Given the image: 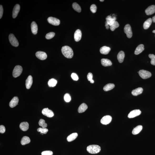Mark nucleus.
I'll return each mask as SVG.
<instances>
[{
    "label": "nucleus",
    "instance_id": "nucleus-1",
    "mask_svg": "<svg viewBox=\"0 0 155 155\" xmlns=\"http://www.w3.org/2000/svg\"><path fill=\"white\" fill-rule=\"evenodd\" d=\"M63 55L68 58H71L73 56V52L72 49L68 46H65L63 47L61 50Z\"/></svg>",
    "mask_w": 155,
    "mask_h": 155
},
{
    "label": "nucleus",
    "instance_id": "nucleus-2",
    "mask_svg": "<svg viewBox=\"0 0 155 155\" xmlns=\"http://www.w3.org/2000/svg\"><path fill=\"white\" fill-rule=\"evenodd\" d=\"M101 150L100 146L97 145H91L87 146V151L92 154H96L98 153Z\"/></svg>",
    "mask_w": 155,
    "mask_h": 155
},
{
    "label": "nucleus",
    "instance_id": "nucleus-3",
    "mask_svg": "<svg viewBox=\"0 0 155 155\" xmlns=\"http://www.w3.org/2000/svg\"><path fill=\"white\" fill-rule=\"evenodd\" d=\"M23 71V68L19 65H16L13 70L12 75L14 78L19 77Z\"/></svg>",
    "mask_w": 155,
    "mask_h": 155
},
{
    "label": "nucleus",
    "instance_id": "nucleus-4",
    "mask_svg": "<svg viewBox=\"0 0 155 155\" xmlns=\"http://www.w3.org/2000/svg\"><path fill=\"white\" fill-rule=\"evenodd\" d=\"M139 76L143 79H146L150 78L151 76V74L148 71L141 70L139 72Z\"/></svg>",
    "mask_w": 155,
    "mask_h": 155
},
{
    "label": "nucleus",
    "instance_id": "nucleus-5",
    "mask_svg": "<svg viewBox=\"0 0 155 155\" xmlns=\"http://www.w3.org/2000/svg\"><path fill=\"white\" fill-rule=\"evenodd\" d=\"M10 43L12 46L14 47H17L19 45V42L18 40L13 34H10L9 36Z\"/></svg>",
    "mask_w": 155,
    "mask_h": 155
},
{
    "label": "nucleus",
    "instance_id": "nucleus-6",
    "mask_svg": "<svg viewBox=\"0 0 155 155\" xmlns=\"http://www.w3.org/2000/svg\"><path fill=\"white\" fill-rule=\"evenodd\" d=\"M124 32L126 34L127 37L130 38L132 36V33L131 26L129 24L125 25L124 29Z\"/></svg>",
    "mask_w": 155,
    "mask_h": 155
},
{
    "label": "nucleus",
    "instance_id": "nucleus-7",
    "mask_svg": "<svg viewBox=\"0 0 155 155\" xmlns=\"http://www.w3.org/2000/svg\"><path fill=\"white\" fill-rule=\"evenodd\" d=\"M49 23L54 26H58L60 24V21L57 18L50 17L47 19Z\"/></svg>",
    "mask_w": 155,
    "mask_h": 155
},
{
    "label": "nucleus",
    "instance_id": "nucleus-8",
    "mask_svg": "<svg viewBox=\"0 0 155 155\" xmlns=\"http://www.w3.org/2000/svg\"><path fill=\"white\" fill-rule=\"evenodd\" d=\"M112 120L111 116L107 115L103 117L100 120V122L103 125H106L110 124Z\"/></svg>",
    "mask_w": 155,
    "mask_h": 155
},
{
    "label": "nucleus",
    "instance_id": "nucleus-9",
    "mask_svg": "<svg viewBox=\"0 0 155 155\" xmlns=\"http://www.w3.org/2000/svg\"><path fill=\"white\" fill-rule=\"evenodd\" d=\"M42 113L43 115L49 118H51L54 115V113L53 111L47 108L43 109L42 111Z\"/></svg>",
    "mask_w": 155,
    "mask_h": 155
},
{
    "label": "nucleus",
    "instance_id": "nucleus-10",
    "mask_svg": "<svg viewBox=\"0 0 155 155\" xmlns=\"http://www.w3.org/2000/svg\"><path fill=\"white\" fill-rule=\"evenodd\" d=\"M141 112L139 110H135L131 111L128 115L129 118H132L138 116L140 115Z\"/></svg>",
    "mask_w": 155,
    "mask_h": 155
},
{
    "label": "nucleus",
    "instance_id": "nucleus-11",
    "mask_svg": "<svg viewBox=\"0 0 155 155\" xmlns=\"http://www.w3.org/2000/svg\"><path fill=\"white\" fill-rule=\"evenodd\" d=\"M35 55L37 58L41 60H45L47 58V54L44 52L37 51Z\"/></svg>",
    "mask_w": 155,
    "mask_h": 155
},
{
    "label": "nucleus",
    "instance_id": "nucleus-12",
    "mask_svg": "<svg viewBox=\"0 0 155 155\" xmlns=\"http://www.w3.org/2000/svg\"><path fill=\"white\" fill-rule=\"evenodd\" d=\"M20 6L19 4H16L14 7L12 12V17L14 19L16 17L20 10Z\"/></svg>",
    "mask_w": 155,
    "mask_h": 155
},
{
    "label": "nucleus",
    "instance_id": "nucleus-13",
    "mask_svg": "<svg viewBox=\"0 0 155 155\" xmlns=\"http://www.w3.org/2000/svg\"><path fill=\"white\" fill-rule=\"evenodd\" d=\"M145 12L148 15L153 14L155 12V5H152L149 6L145 10Z\"/></svg>",
    "mask_w": 155,
    "mask_h": 155
},
{
    "label": "nucleus",
    "instance_id": "nucleus-14",
    "mask_svg": "<svg viewBox=\"0 0 155 155\" xmlns=\"http://www.w3.org/2000/svg\"><path fill=\"white\" fill-rule=\"evenodd\" d=\"M33 82L32 77L29 76L26 79V89H29L31 87Z\"/></svg>",
    "mask_w": 155,
    "mask_h": 155
},
{
    "label": "nucleus",
    "instance_id": "nucleus-15",
    "mask_svg": "<svg viewBox=\"0 0 155 155\" xmlns=\"http://www.w3.org/2000/svg\"><path fill=\"white\" fill-rule=\"evenodd\" d=\"M19 101V98L17 97H14L9 103L10 107L11 108H13V107L16 106L18 104Z\"/></svg>",
    "mask_w": 155,
    "mask_h": 155
},
{
    "label": "nucleus",
    "instance_id": "nucleus-16",
    "mask_svg": "<svg viewBox=\"0 0 155 155\" xmlns=\"http://www.w3.org/2000/svg\"><path fill=\"white\" fill-rule=\"evenodd\" d=\"M82 34L80 29H77L75 31L74 34V39L76 42L80 41L81 38Z\"/></svg>",
    "mask_w": 155,
    "mask_h": 155
},
{
    "label": "nucleus",
    "instance_id": "nucleus-17",
    "mask_svg": "<svg viewBox=\"0 0 155 155\" xmlns=\"http://www.w3.org/2000/svg\"><path fill=\"white\" fill-rule=\"evenodd\" d=\"M111 50L110 47L104 46L100 49V53L104 55L108 54Z\"/></svg>",
    "mask_w": 155,
    "mask_h": 155
},
{
    "label": "nucleus",
    "instance_id": "nucleus-18",
    "mask_svg": "<svg viewBox=\"0 0 155 155\" xmlns=\"http://www.w3.org/2000/svg\"><path fill=\"white\" fill-rule=\"evenodd\" d=\"M116 18L115 17H112L110 15L107 16L106 18V21L108 23L110 26L112 25L116 20Z\"/></svg>",
    "mask_w": 155,
    "mask_h": 155
},
{
    "label": "nucleus",
    "instance_id": "nucleus-19",
    "mask_svg": "<svg viewBox=\"0 0 155 155\" xmlns=\"http://www.w3.org/2000/svg\"><path fill=\"white\" fill-rule=\"evenodd\" d=\"M31 28L32 33L34 35L37 34L38 29L37 25L35 22L33 21L32 22L31 25Z\"/></svg>",
    "mask_w": 155,
    "mask_h": 155
},
{
    "label": "nucleus",
    "instance_id": "nucleus-20",
    "mask_svg": "<svg viewBox=\"0 0 155 155\" xmlns=\"http://www.w3.org/2000/svg\"><path fill=\"white\" fill-rule=\"evenodd\" d=\"M101 61L102 65L104 66H111L112 65V63L111 61L107 59H102Z\"/></svg>",
    "mask_w": 155,
    "mask_h": 155
},
{
    "label": "nucleus",
    "instance_id": "nucleus-21",
    "mask_svg": "<svg viewBox=\"0 0 155 155\" xmlns=\"http://www.w3.org/2000/svg\"><path fill=\"white\" fill-rule=\"evenodd\" d=\"M20 128L22 131H27L29 128V124L27 122H22L20 125Z\"/></svg>",
    "mask_w": 155,
    "mask_h": 155
},
{
    "label": "nucleus",
    "instance_id": "nucleus-22",
    "mask_svg": "<svg viewBox=\"0 0 155 155\" xmlns=\"http://www.w3.org/2000/svg\"><path fill=\"white\" fill-rule=\"evenodd\" d=\"M144 46L143 44L140 45L136 47L135 50V55H139L142 52V51L144 50Z\"/></svg>",
    "mask_w": 155,
    "mask_h": 155
},
{
    "label": "nucleus",
    "instance_id": "nucleus-23",
    "mask_svg": "<svg viewBox=\"0 0 155 155\" xmlns=\"http://www.w3.org/2000/svg\"><path fill=\"white\" fill-rule=\"evenodd\" d=\"M143 91V89L142 88H138L133 90L132 92V94L134 96H138L139 95L142 94Z\"/></svg>",
    "mask_w": 155,
    "mask_h": 155
},
{
    "label": "nucleus",
    "instance_id": "nucleus-24",
    "mask_svg": "<svg viewBox=\"0 0 155 155\" xmlns=\"http://www.w3.org/2000/svg\"><path fill=\"white\" fill-rule=\"evenodd\" d=\"M88 108L87 105L85 103H82L79 106L78 109V111L79 113L84 112Z\"/></svg>",
    "mask_w": 155,
    "mask_h": 155
},
{
    "label": "nucleus",
    "instance_id": "nucleus-25",
    "mask_svg": "<svg viewBox=\"0 0 155 155\" xmlns=\"http://www.w3.org/2000/svg\"><path fill=\"white\" fill-rule=\"evenodd\" d=\"M125 57V54L124 52L123 51H121L118 53L117 58L119 62L120 63H121L124 61V58Z\"/></svg>",
    "mask_w": 155,
    "mask_h": 155
},
{
    "label": "nucleus",
    "instance_id": "nucleus-26",
    "mask_svg": "<svg viewBox=\"0 0 155 155\" xmlns=\"http://www.w3.org/2000/svg\"><path fill=\"white\" fill-rule=\"evenodd\" d=\"M78 136V134L77 133H74L68 136L67 138V140L69 142L72 141L76 139Z\"/></svg>",
    "mask_w": 155,
    "mask_h": 155
},
{
    "label": "nucleus",
    "instance_id": "nucleus-27",
    "mask_svg": "<svg viewBox=\"0 0 155 155\" xmlns=\"http://www.w3.org/2000/svg\"><path fill=\"white\" fill-rule=\"evenodd\" d=\"M143 127L141 125H139L134 128L132 131V134L133 135H136L139 134L142 130Z\"/></svg>",
    "mask_w": 155,
    "mask_h": 155
},
{
    "label": "nucleus",
    "instance_id": "nucleus-28",
    "mask_svg": "<svg viewBox=\"0 0 155 155\" xmlns=\"http://www.w3.org/2000/svg\"><path fill=\"white\" fill-rule=\"evenodd\" d=\"M152 22V19L151 18H150L146 20L144 22L143 24V27L144 29H147L150 27V25H151Z\"/></svg>",
    "mask_w": 155,
    "mask_h": 155
},
{
    "label": "nucleus",
    "instance_id": "nucleus-29",
    "mask_svg": "<svg viewBox=\"0 0 155 155\" xmlns=\"http://www.w3.org/2000/svg\"><path fill=\"white\" fill-rule=\"evenodd\" d=\"M30 138L27 136H24L22 138L21 143L22 145H25L29 144L30 142Z\"/></svg>",
    "mask_w": 155,
    "mask_h": 155
},
{
    "label": "nucleus",
    "instance_id": "nucleus-30",
    "mask_svg": "<svg viewBox=\"0 0 155 155\" xmlns=\"http://www.w3.org/2000/svg\"><path fill=\"white\" fill-rule=\"evenodd\" d=\"M115 85L113 84L109 83L105 85L103 88V90L105 91H107L111 90L115 87Z\"/></svg>",
    "mask_w": 155,
    "mask_h": 155
},
{
    "label": "nucleus",
    "instance_id": "nucleus-31",
    "mask_svg": "<svg viewBox=\"0 0 155 155\" xmlns=\"http://www.w3.org/2000/svg\"><path fill=\"white\" fill-rule=\"evenodd\" d=\"M57 81L54 79H51L49 80L48 82V84L49 86L50 87H54L57 84Z\"/></svg>",
    "mask_w": 155,
    "mask_h": 155
},
{
    "label": "nucleus",
    "instance_id": "nucleus-32",
    "mask_svg": "<svg viewBox=\"0 0 155 155\" xmlns=\"http://www.w3.org/2000/svg\"><path fill=\"white\" fill-rule=\"evenodd\" d=\"M72 7L75 10L78 12H80L81 11L80 7L76 3H74L72 5Z\"/></svg>",
    "mask_w": 155,
    "mask_h": 155
},
{
    "label": "nucleus",
    "instance_id": "nucleus-33",
    "mask_svg": "<svg viewBox=\"0 0 155 155\" xmlns=\"http://www.w3.org/2000/svg\"><path fill=\"white\" fill-rule=\"evenodd\" d=\"M119 24L118 22L115 21L112 25L110 26V29L111 31H114L116 29L119 27Z\"/></svg>",
    "mask_w": 155,
    "mask_h": 155
},
{
    "label": "nucleus",
    "instance_id": "nucleus-34",
    "mask_svg": "<svg viewBox=\"0 0 155 155\" xmlns=\"http://www.w3.org/2000/svg\"><path fill=\"white\" fill-rule=\"evenodd\" d=\"M48 130L46 128H38L37 131L38 132H40V133L42 135L44 134H46L48 132Z\"/></svg>",
    "mask_w": 155,
    "mask_h": 155
},
{
    "label": "nucleus",
    "instance_id": "nucleus-35",
    "mask_svg": "<svg viewBox=\"0 0 155 155\" xmlns=\"http://www.w3.org/2000/svg\"><path fill=\"white\" fill-rule=\"evenodd\" d=\"M39 125L42 128H46L47 127V124L45 122V121L43 119H40L39 122Z\"/></svg>",
    "mask_w": 155,
    "mask_h": 155
},
{
    "label": "nucleus",
    "instance_id": "nucleus-36",
    "mask_svg": "<svg viewBox=\"0 0 155 155\" xmlns=\"http://www.w3.org/2000/svg\"><path fill=\"white\" fill-rule=\"evenodd\" d=\"M149 56L151 60V64L152 65H155V55L153 54H149Z\"/></svg>",
    "mask_w": 155,
    "mask_h": 155
},
{
    "label": "nucleus",
    "instance_id": "nucleus-37",
    "mask_svg": "<svg viewBox=\"0 0 155 155\" xmlns=\"http://www.w3.org/2000/svg\"><path fill=\"white\" fill-rule=\"evenodd\" d=\"M55 35V33L53 32H51L47 33L45 37L46 39L47 40H50V39H51L54 37Z\"/></svg>",
    "mask_w": 155,
    "mask_h": 155
},
{
    "label": "nucleus",
    "instance_id": "nucleus-38",
    "mask_svg": "<svg viewBox=\"0 0 155 155\" xmlns=\"http://www.w3.org/2000/svg\"><path fill=\"white\" fill-rule=\"evenodd\" d=\"M64 99L66 102H69L71 100V96L68 93H66L64 95Z\"/></svg>",
    "mask_w": 155,
    "mask_h": 155
},
{
    "label": "nucleus",
    "instance_id": "nucleus-39",
    "mask_svg": "<svg viewBox=\"0 0 155 155\" xmlns=\"http://www.w3.org/2000/svg\"><path fill=\"white\" fill-rule=\"evenodd\" d=\"M90 10L93 13H95L97 11V7L94 4L92 5L90 7Z\"/></svg>",
    "mask_w": 155,
    "mask_h": 155
},
{
    "label": "nucleus",
    "instance_id": "nucleus-40",
    "mask_svg": "<svg viewBox=\"0 0 155 155\" xmlns=\"http://www.w3.org/2000/svg\"><path fill=\"white\" fill-rule=\"evenodd\" d=\"M53 152L51 151L47 150L42 152V155H52Z\"/></svg>",
    "mask_w": 155,
    "mask_h": 155
},
{
    "label": "nucleus",
    "instance_id": "nucleus-41",
    "mask_svg": "<svg viewBox=\"0 0 155 155\" xmlns=\"http://www.w3.org/2000/svg\"><path fill=\"white\" fill-rule=\"evenodd\" d=\"M71 76L74 80L77 81L79 79V77L76 73H72L71 75Z\"/></svg>",
    "mask_w": 155,
    "mask_h": 155
},
{
    "label": "nucleus",
    "instance_id": "nucleus-42",
    "mask_svg": "<svg viewBox=\"0 0 155 155\" xmlns=\"http://www.w3.org/2000/svg\"><path fill=\"white\" fill-rule=\"evenodd\" d=\"M93 75L91 73H89L88 74L87 76V78L88 80L90 81L93 80Z\"/></svg>",
    "mask_w": 155,
    "mask_h": 155
},
{
    "label": "nucleus",
    "instance_id": "nucleus-43",
    "mask_svg": "<svg viewBox=\"0 0 155 155\" xmlns=\"http://www.w3.org/2000/svg\"><path fill=\"white\" fill-rule=\"evenodd\" d=\"M5 126L3 125H1L0 126V132L1 133H4L5 132Z\"/></svg>",
    "mask_w": 155,
    "mask_h": 155
},
{
    "label": "nucleus",
    "instance_id": "nucleus-44",
    "mask_svg": "<svg viewBox=\"0 0 155 155\" xmlns=\"http://www.w3.org/2000/svg\"><path fill=\"white\" fill-rule=\"evenodd\" d=\"M3 13V8L2 5L0 6V19L2 17Z\"/></svg>",
    "mask_w": 155,
    "mask_h": 155
},
{
    "label": "nucleus",
    "instance_id": "nucleus-45",
    "mask_svg": "<svg viewBox=\"0 0 155 155\" xmlns=\"http://www.w3.org/2000/svg\"><path fill=\"white\" fill-rule=\"evenodd\" d=\"M152 20L153 23H155V16L152 18Z\"/></svg>",
    "mask_w": 155,
    "mask_h": 155
},
{
    "label": "nucleus",
    "instance_id": "nucleus-46",
    "mask_svg": "<svg viewBox=\"0 0 155 155\" xmlns=\"http://www.w3.org/2000/svg\"><path fill=\"white\" fill-rule=\"evenodd\" d=\"M105 26L106 27H107V26H109V25L108 23H107V22L106 21L105 22Z\"/></svg>",
    "mask_w": 155,
    "mask_h": 155
},
{
    "label": "nucleus",
    "instance_id": "nucleus-47",
    "mask_svg": "<svg viewBox=\"0 0 155 155\" xmlns=\"http://www.w3.org/2000/svg\"><path fill=\"white\" fill-rule=\"evenodd\" d=\"M90 82L92 84L94 83V80H92L91 81H90Z\"/></svg>",
    "mask_w": 155,
    "mask_h": 155
},
{
    "label": "nucleus",
    "instance_id": "nucleus-48",
    "mask_svg": "<svg viewBox=\"0 0 155 155\" xmlns=\"http://www.w3.org/2000/svg\"><path fill=\"white\" fill-rule=\"evenodd\" d=\"M106 29H109V26H107V27H106Z\"/></svg>",
    "mask_w": 155,
    "mask_h": 155
},
{
    "label": "nucleus",
    "instance_id": "nucleus-49",
    "mask_svg": "<svg viewBox=\"0 0 155 155\" xmlns=\"http://www.w3.org/2000/svg\"><path fill=\"white\" fill-rule=\"evenodd\" d=\"M153 33H155V30H153Z\"/></svg>",
    "mask_w": 155,
    "mask_h": 155
},
{
    "label": "nucleus",
    "instance_id": "nucleus-50",
    "mask_svg": "<svg viewBox=\"0 0 155 155\" xmlns=\"http://www.w3.org/2000/svg\"><path fill=\"white\" fill-rule=\"evenodd\" d=\"M100 2H103V1H104V0H100Z\"/></svg>",
    "mask_w": 155,
    "mask_h": 155
},
{
    "label": "nucleus",
    "instance_id": "nucleus-51",
    "mask_svg": "<svg viewBox=\"0 0 155 155\" xmlns=\"http://www.w3.org/2000/svg\"></svg>",
    "mask_w": 155,
    "mask_h": 155
}]
</instances>
